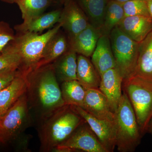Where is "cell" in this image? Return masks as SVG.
<instances>
[{"instance_id": "obj_1", "label": "cell", "mask_w": 152, "mask_h": 152, "mask_svg": "<svg viewBox=\"0 0 152 152\" xmlns=\"http://www.w3.org/2000/svg\"><path fill=\"white\" fill-rule=\"evenodd\" d=\"M26 76L29 109L39 121L66 104L52 63L34 70Z\"/></svg>"}, {"instance_id": "obj_2", "label": "cell", "mask_w": 152, "mask_h": 152, "mask_svg": "<svg viewBox=\"0 0 152 152\" xmlns=\"http://www.w3.org/2000/svg\"><path fill=\"white\" fill-rule=\"evenodd\" d=\"M85 121L70 105L65 104L39 121L38 132L42 152L55 151Z\"/></svg>"}, {"instance_id": "obj_3", "label": "cell", "mask_w": 152, "mask_h": 152, "mask_svg": "<svg viewBox=\"0 0 152 152\" xmlns=\"http://www.w3.org/2000/svg\"><path fill=\"white\" fill-rule=\"evenodd\" d=\"M61 25L56 26L42 34L31 32L18 33L5 48L16 53L21 59L18 70L26 76L34 70L42 56L44 49L50 39L58 32Z\"/></svg>"}, {"instance_id": "obj_4", "label": "cell", "mask_w": 152, "mask_h": 152, "mask_svg": "<svg viewBox=\"0 0 152 152\" xmlns=\"http://www.w3.org/2000/svg\"><path fill=\"white\" fill-rule=\"evenodd\" d=\"M114 115L117 150L120 152L134 151L142 134L132 106L124 91Z\"/></svg>"}, {"instance_id": "obj_5", "label": "cell", "mask_w": 152, "mask_h": 152, "mask_svg": "<svg viewBox=\"0 0 152 152\" xmlns=\"http://www.w3.org/2000/svg\"><path fill=\"white\" fill-rule=\"evenodd\" d=\"M122 88L132 106L143 134L152 118V80L134 75L123 80Z\"/></svg>"}, {"instance_id": "obj_6", "label": "cell", "mask_w": 152, "mask_h": 152, "mask_svg": "<svg viewBox=\"0 0 152 152\" xmlns=\"http://www.w3.org/2000/svg\"><path fill=\"white\" fill-rule=\"evenodd\" d=\"M116 69L123 80L135 75L139 43L133 40L118 27L109 35Z\"/></svg>"}, {"instance_id": "obj_7", "label": "cell", "mask_w": 152, "mask_h": 152, "mask_svg": "<svg viewBox=\"0 0 152 152\" xmlns=\"http://www.w3.org/2000/svg\"><path fill=\"white\" fill-rule=\"evenodd\" d=\"M31 118L25 93L0 116V142L6 144L16 139L30 124Z\"/></svg>"}, {"instance_id": "obj_8", "label": "cell", "mask_w": 152, "mask_h": 152, "mask_svg": "<svg viewBox=\"0 0 152 152\" xmlns=\"http://www.w3.org/2000/svg\"><path fill=\"white\" fill-rule=\"evenodd\" d=\"M55 151L107 152L86 121L76 129L65 141L58 146Z\"/></svg>"}, {"instance_id": "obj_9", "label": "cell", "mask_w": 152, "mask_h": 152, "mask_svg": "<svg viewBox=\"0 0 152 152\" xmlns=\"http://www.w3.org/2000/svg\"><path fill=\"white\" fill-rule=\"evenodd\" d=\"M71 106L89 125L107 151L113 152L116 147L115 122L100 119L92 115L81 107Z\"/></svg>"}, {"instance_id": "obj_10", "label": "cell", "mask_w": 152, "mask_h": 152, "mask_svg": "<svg viewBox=\"0 0 152 152\" xmlns=\"http://www.w3.org/2000/svg\"><path fill=\"white\" fill-rule=\"evenodd\" d=\"M58 23L68 33L69 37L76 35L90 24L84 12L72 0L66 4Z\"/></svg>"}, {"instance_id": "obj_11", "label": "cell", "mask_w": 152, "mask_h": 152, "mask_svg": "<svg viewBox=\"0 0 152 152\" xmlns=\"http://www.w3.org/2000/svg\"><path fill=\"white\" fill-rule=\"evenodd\" d=\"M123 82L122 77L115 68L106 71L101 76L99 89L105 96L114 113L118 108L122 95Z\"/></svg>"}, {"instance_id": "obj_12", "label": "cell", "mask_w": 152, "mask_h": 152, "mask_svg": "<svg viewBox=\"0 0 152 152\" xmlns=\"http://www.w3.org/2000/svg\"><path fill=\"white\" fill-rule=\"evenodd\" d=\"M82 108L97 118L114 121V113L110 108L105 96L99 89H86Z\"/></svg>"}, {"instance_id": "obj_13", "label": "cell", "mask_w": 152, "mask_h": 152, "mask_svg": "<svg viewBox=\"0 0 152 152\" xmlns=\"http://www.w3.org/2000/svg\"><path fill=\"white\" fill-rule=\"evenodd\" d=\"M117 27L139 43L152 31V18L151 16L125 17Z\"/></svg>"}, {"instance_id": "obj_14", "label": "cell", "mask_w": 152, "mask_h": 152, "mask_svg": "<svg viewBox=\"0 0 152 152\" xmlns=\"http://www.w3.org/2000/svg\"><path fill=\"white\" fill-rule=\"evenodd\" d=\"M101 35V31L90 24L80 32L69 37V48L78 55L91 57Z\"/></svg>"}, {"instance_id": "obj_15", "label": "cell", "mask_w": 152, "mask_h": 152, "mask_svg": "<svg viewBox=\"0 0 152 152\" xmlns=\"http://www.w3.org/2000/svg\"><path fill=\"white\" fill-rule=\"evenodd\" d=\"M91 62L100 76L115 67L109 36L102 35L91 56Z\"/></svg>"}, {"instance_id": "obj_16", "label": "cell", "mask_w": 152, "mask_h": 152, "mask_svg": "<svg viewBox=\"0 0 152 152\" xmlns=\"http://www.w3.org/2000/svg\"><path fill=\"white\" fill-rule=\"evenodd\" d=\"M27 85L26 76L19 72L10 83L0 91V111L3 115L26 93Z\"/></svg>"}, {"instance_id": "obj_17", "label": "cell", "mask_w": 152, "mask_h": 152, "mask_svg": "<svg viewBox=\"0 0 152 152\" xmlns=\"http://www.w3.org/2000/svg\"><path fill=\"white\" fill-rule=\"evenodd\" d=\"M77 53L69 48L52 63L58 81L62 83L77 80Z\"/></svg>"}, {"instance_id": "obj_18", "label": "cell", "mask_w": 152, "mask_h": 152, "mask_svg": "<svg viewBox=\"0 0 152 152\" xmlns=\"http://www.w3.org/2000/svg\"><path fill=\"white\" fill-rule=\"evenodd\" d=\"M77 80L87 89H99L101 77L94 66L88 57L77 56Z\"/></svg>"}, {"instance_id": "obj_19", "label": "cell", "mask_w": 152, "mask_h": 152, "mask_svg": "<svg viewBox=\"0 0 152 152\" xmlns=\"http://www.w3.org/2000/svg\"><path fill=\"white\" fill-rule=\"evenodd\" d=\"M61 11L56 10L45 14H42L31 20L26 24H21L15 26L18 33H38L51 28L58 23Z\"/></svg>"}, {"instance_id": "obj_20", "label": "cell", "mask_w": 152, "mask_h": 152, "mask_svg": "<svg viewBox=\"0 0 152 152\" xmlns=\"http://www.w3.org/2000/svg\"><path fill=\"white\" fill-rule=\"evenodd\" d=\"M152 80V31L139 43L135 75Z\"/></svg>"}, {"instance_id": "obj_21", "label": "cell", "mask_w": 152, "mask_h": 152, "mask_svg": "<svg viewBox=\"0 0 152 152\" xmlns=\"http://www.w3.org/2000/svg\"><path fill=\"white\" fill-rule=\"evenodd\" d=\"M68 48L65 37L58 32L47 43L42 58L34 70L53 62L68 50Z\"/></svg>"}, {"instance_id": "obj_22", "label": "cell", "mask_w": 152, "mask_h": 152, "mask_svg": "<svg viewBox=\"0 0 152 152\" xmlns=\"http://www.w3.org/2000/svg\"><path fill=\"white\" fill-rule=\"evenodd\" d=\"M124 17L122 3L108 0L100 30L102 35L109 36L112 30L118 25Z\"/></svg>"}, {"instance_id": "obj_23", "label": "cell", "mask_w": 152, "mask_h": 152, "mask_svg": "<svg viewBox=\"0 0 152 152\" xmlns=\"http://www.w3.org/2000/svg\"><path fill=\"white\" fill-rule=\"evenodd\" d=\"M108 0H80L90 24L100 31Z\"/></svg>"}, {"instance_id": "obj_24", "label": "cell", "mask_w": 152, "mask_h": 152, "mask_svg": "<svg viewBox=\"0 0 152 152\" xmlns=\"http://www.w3.org/2000/svg\"><path fill=\"white\" fill-rule=\"evenodd\" d=\"M60 87L66 104L83 107L86 89L77 80L63 82Z\"/></svg>"}, {"instance_id": "obj_25", "label": "cell", "mask_w": 152, "mask_h": 152, "mask_svg": "<svg viewBox=\"0 0 152 152\" xmlns=\"http://www.w3.org/2000/svg\"><path fill=\"white\" fill-rule=\"evenodd\" d=\"M50 3V0H21L18 4L26 24L31 20L43 14Z\"/></svg>"}, {"instance_id": "obj_26", "label": "cell", "mask_w": 152, "mask_h": 152, "mask_svg": "<svg viewBox=\"0 0 152 152\" xmlns=\"http://www.w3.org/2000/svg\"><path fill=\"white\" fill-rule=\"evenodd\" d=\"M122 4L125 17L151 16L145 0H130Z\"/></svg>"}, {"instance_id": "obj_27", "label": "cell", "mask_w": 152, "mask_h": 152, "mask_svg": "<svg viewBox=\"0 0 152 152\" xmlns=\"http://www.w3.org/2000/svg\"><path fill=\"white\" fill-rule=\"evenodd\" d=\"M20 63L19 55L7 48H5L0 53V71L8 68H19Z\"/></svg>"}, {"instance_id": "obj_28", "label": "cell", "mask_w": 152, "mask_h": 152, "mask_svg": "<svg viewBox=\"0 0 152 152\" xmlns=\"http://www.w3.org/2000/svg\"><path fill=\"white\" fill-rule=\"evenodd\" d=\"M15 37L13 30L10 25L4 21L0 22V53Z\"/></svg>"}, {"instance_id": "obj_29", "label": "cell", "mask_w": 152, "mask_h": 152, "mask_svg": "<svg viewBox=\"0 0 152 152\" xmlns=\"http://www.w3.org/2000/svg\"><path fill=\"white\" fill-rule=\"evenodd\" d=\"M18 67H10L0 71V91L8 86L19 73Z\"/></svg>"}, {"instance_id": "obj_30", "label": "cell", "mask_w": 152, "mask_h": 152, "mask_svg": "<svg viewBox=\"0 0 152 152\" xmlns=\"http://www.w3.org/2000/svg\"><path fill=\"white\" fill-rule=\"evenodd\" d=\"M146 1L149 12L152 18V0H145Z\"/></svg>"}, {"instance_id": "obj_31", "label": "cell", "mask_w": 152, "mask_h": 152, "mask_svg": "<svg viewBox=\"0 0 152 152\" xmlns=\"http://www.w3.org/2000/svg\"><path fill=\"white\" fill-rule=\"evenodd\" d=\"M146 131L148 132L152 135V118L150 120L147 126Z\"/></svg>"}, {"instance_id": "obj_32", "label": "cell", "mask_w": 152, "mask_h": 152, "mask_svg": "<svg viewBox=\"0 0 152 152\" xmlns=\"http://www.w3.org/2000/svg\"><path fill=\"white\" fill-rule=\"evenodd\" d=\"M2 1L4 2L8 3V4H18L21 0H1Z\"/></svg>"}, {"instance_id": "obj_33", "label": "cell", "mask_w": 152, "mask_h": 152, "mask_svg": "<svg viewBox=\"0 0 152 152\" xmlns=\"http://www.w3.org/2000/svg\"><path fill=\"white\" fill-rule=\"evenodd\" d=\"M113 1H116L117 2L121 3H124L128 1H130V0H113Z\"/></svg>"}, {"instance_id": "obj_34", "label": "cell", "mask_w": 152, "mask_h": 152, "mask_svg": "<svg viewBox=\"0 0 152 152\" xmlns=\"http://www.w3.org/2000/svg\"><path fill=\"white\" fill-rule=\"evenodd\" d=\"M66 0H59L60 2H64L65 1H66Z\"/></svg>"}, {"instance_id": "obj_35", "label": "cell", "mask_w": 152, "mask_h": 152, "mask_svg": "<svg viewBox=\"0 0 152 152\" xmlns=\"http://www.w3.org/2000/svg\"><path fill=\"white\" fill-rule=\"evenodd\" d=\"M2 115H3L2 113L0 111V116H1Z\"/></svg>"}]
</instances>
